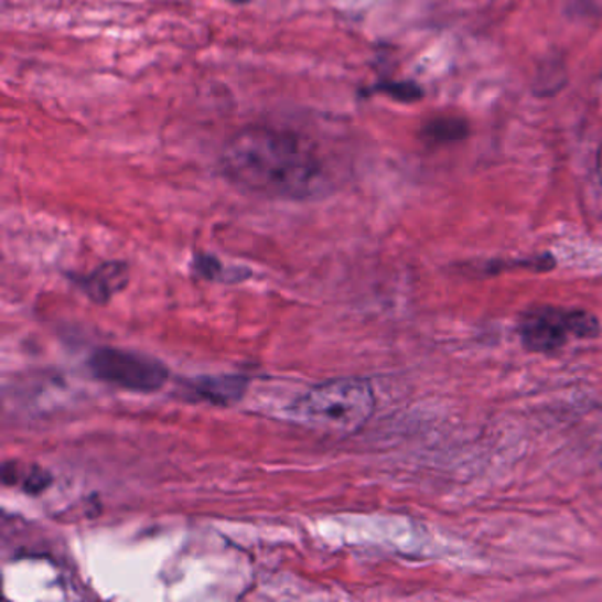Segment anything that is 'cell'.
Here are the masks:
<instances>
[{
  "label": "cell",
  "instance_id": "ba28073f",
  "mask_svg": "<svg viewBox=\"0 0 602 602\" xmlns=\"http://www.w3.org/2000/svg\"><path fill=\"white\" fill-rule=\"evenodd\" d=\"M372 93H384L401 103H413L422 98L421 87L412 82H384L375 85Z\"/></svg>",
  "mask_w": 602,
  "mask_h": 602
},
{
  "label": "cell",
  "instance_id": "9c48e42d",
  "mask_svg": "<svg viewBox=\"0 0 602 602\" xmlns=\"http://www.w3.org/2000/svg\"><path fill=\"white\" fill-rule=\"evenodd\" d=\"M230 2H234V4H246L249 0H230Z\"/></svg>",
  "mask_w": 602,
  "mask_h": 602
},
{
  "label": "cell",
  "instance_id": "3957f363",
  "mask_svg": "<svg viewBox=\"0 0 602 602\" xmlns=\"http://www.w3.org/2000/svg\"><path fill=\"white\" fill-rule=\"evenodd\" d=\"M598 331V320L587 311L549 307L527 311L519 324L523 345L531 352L558 351L571 337L595 336Z\"/></svg>",
  "mask_w": 602,
  "mask_h": 602
},
{
  "label": "cell",
  "instance_id": "5b68a950",
  "mask_svg": "<svg viewBox=\"0 0 602 602\" xmlns=\"http://www.w3.org/2000/svg\"><path fill=\"white\" fill-rule=\"evenodd\" d=\"M128 283V267L120 261H108L80 279L85 293L98 304H105Z\"/></svg>",
  "mask_w": 602,
  "mask_h": 602
},
{
  "label": "cell",
  "instance_id": "8992f818",
  "mask_svg": "<svg viewBox=\"0 0 602 602\" xmlns=\"http://www.w3.org/2000/svg\"><path fill=\"white\" fill-rule=\"evenodd\" d=\"M248 380L243 377H205L191 381V390L211 404L230 405L243 398Z\"/></svg>",
  "mask_w": 602,
  "mask_h": 602
},
{
  "label": "cell",
  "instance_id": "277c9868",
  "mask_svg": "<svg viewBox=\"0 0 602 602\" xmlns=\"http://www.w3.org/2000/svg\"><path fill=\"white\" fill-rule=\"evenodd\" d=\"M94 377L133 393H154L169 380V368L160 361L119 348H99L89 359Z\"/></svg>",
  "mask_w": 602,
  "mask_h": 602
},
{
  "label": "cell",
  "instance_id": "6da1fadb",
  "mask_svg": "<svg viewBox=\"0 0 602 602\" xmlns=\"http://www.w3.org/2000/svg\"><path fill=\"white\" fill-rule=\"evenodd\" d=\"M219 170L234 186L270 200L322 198L333 187L315 146L292 129L272 126L237 131L223 147Z\"/></svg>",
  "mask_w": 602,
  "mask_h": 602
},
{
  "label": "cell",
  "instance_id": "7a4b0ae2",
  "mask_svg": "<svg viewBox=\"0 0 602 602\" xmlns=\"http://www.w3.org/2000/svg\"><path fill=\"white\" fill-rule=\"evenodd\" d=\"M375 410L372 386L364 378H334L308 390L288 407L297 424L333 434H354Z\"/></svg>",
  "mask_w": 602,
  "mask_h": 602
},
{
  "label": "cell",
  "instance_id": "52a82bcc",
  "mask_svg": "<svg viewBox=\"0 0 602 602\" xmlns=\"http://www.w3.org/2000/svg\"><path fill=\"white\" fill-rule=\"evenodd\" d=\"M470 128L460 117H439L422 128L421 137L428 143H454L469 137Z\"/></svg>",
  "mask_w": 602,
  "mask_h": 602
}]
</instances>
